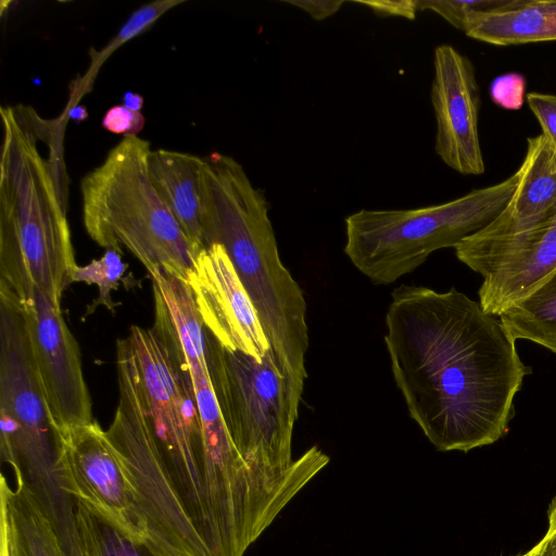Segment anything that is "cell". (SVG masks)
I'll use <instances>...</instances> for the list:
<instances>
[{"label": "cell", "mask_w": 556, "mask_h": 556, "mask_svg": "<svg viewBox=\"0 0 556 556\" xmlns=\"http://www.w3.org/2000/svg\"><path fill=\"white\" fill-rule=\"evenodd\" d=\"M116 357L104 434L130 485L142 539L163 556H243L256 542L211 459L187 370L154 328Z\"/></svg>", "instance_id": "1"}, {"label": "cell", "mask_w": 556, "mask_h": 556, "mask_svg": "<svg viewBox=\"0 0 556 556\" xmlns=\"http://www.w3.org/2000/svg\"><path fill=\"white\" fill-rule=\"evenodd\" d=\"M391 298L384 342L410 418L441 452L500 440L530 372L501 319L454 288L402 285Z\"/></svg>", "instance_id": "2"}, {"label": "cell", "mask_w": 556, "mask_h": 556, "mask_svg": "<svg viewBox=\"0 0 556 556\" xmlns=\"http://www.w3.org/2000/svg\"><path fill=\"white\" fill-rule=\"evenodd\" d=\"M200 188L208 245L225 248L299 408L307 377V306L280 260L265 193L237 160L219 152L203 157Z\"/></svg>", "instance_id": "3"}, {"label": "cell", "mask_w": 556, "mask_h": 556, "mask_svg": "<svg viewBox=\"0 0 556 556\" xmlns=\"http://www.w3.org/2000/svg\"><path fill=\"white\" fill-rule=\"evenodd\" d=\"M0 115V283L17 295L36 287L62 309L77 264L54 167L38 148L40 118L23 105Z\"/></svg>", "instance_id": "4"}, {"label": "cell", "mask_w": 556, "mask_h": 556, "mask_svg": "<svg viewBox=\"0 0 556 556\" xmlns=\"http://www.w3.org/2000/svg\"><path fill=\"white\" fill-rule=\"evenodd\" d=\"M204 331L212 386L232 444L264 476L304 489L330 458L317 446L292 457L299 409L273 351L260 361L224 348Z\"/></svg>", "instance_id": "5"}, {"label": "cell", "mask_w": 556, "mask_h": 556, "mask_svg": "<svg viewBox=\"0 0 556 556\" xmlns=\"http://www.w3.org/2000/svg\"><path fill=\"white\" fill-rule=\"evenodd\" d=\"M150 152L148 140L126 136L84 176V226L105 250L130 251L149 275L162 269L186 282L195 253L152 182Z\"/></svg>", "instance_id": "6"}, {"label": "cell", "mask_w": 556, "mask_h": 556, "mask_svg": "<svg viewBox=\"0 0 556 556\" xmlns=\"http://www.w3.org/2000/svg\"><path fill=\"white\" fill-rule=\"evenodd\" d=\"M518 182L507 179L455 200L408 210L363 208L345 218L344 253L376 285H390L443 248H455L488 227Z\"/></svg>", "instance_id": "7"}, {"label": "cell", "mask_w": 556, "mask_h": 556, "mask_svg": "<svg viewBox=\"0 0 556 556\" xmlns=\"http://www.w3.org/2000/svg\"><path fill=\"white\" fill-rule=\"evenodd\" d=\"M154 299L153 328L187 370L213 465L249 521L269 516L282 497L281 485L253 468L232 444L213 390L206 339L188 285L162 270L150 275Z\"/></svg>", "instance_id": "8"}, {"label": "cell", "mask_w": 556, "mask_h": 556, "mask_svg": "<svg viewBox=\"0 0 556 556\" xmlns=\"http://www.w3.org/2000/svg\"><path fill=\"white\" fill-rule=\"evenodd\" d=\"M454 249L462 263L483 277L480 306L498 317L556 273V205L519 233L497 238L475 233Z\"/></svg>", "instance_id": "9"}, {"label": "cell", "mask_w": 556, "mask_h": 556, "mask_svg": "<svg viewBox=\"0 0 556 556\" xmlns=\"http://www.w3.org/2000/svg\"><path fill=\"white\" fill-rule=\"evenodd\" d=\"M17 298L40 388L56 428L64 432L91 424L92 403L79 346L62 309L36 287Z\"/></svg>", "instance_id": "10"}, {"label": "cell", "mask_w": 556, "mask_h": 556, "mask_svg": "<svg viewBox=\"0 0 556 556\" xmlns=\"http://www.w3.org/2000/svg\"><path fill=\"white\" fill-rule=\"evenodd\" d=\"M186 283L204 329L224 348L260 361L271 350L255 307L222 244L215 243L195 256Z\"/></svg>", "instance_id": "11"}, {"label": "cell", "mask_w": 556, "mask_h": 556, "mask_svg": "<svg viewBox=\"0 0 556 556\" xmlns=\"http://www.w3.org/2000/svg\"><path fill=\"white\" fill-rule=\"evenodd\" d=\"M430 99L438 156L459 174H483L476 71L471 61L451 45H440L434 50Z\"/></svg>", "instance_id": "12"}, {"label": "cell", "mask_w": 556, "mask_h": 556, "mask_svg": "<svg viewBox=\"0 0 556 556\" xmlns=\"http://www.w3.org/2000/svg\"><path fill=\"white\" fill-rule=\"evenodd\" d=\"M60 433L62 451L56 467L63 490L142 540L130 485L98 421Z\"/></svg>", "instance_id": "13"}, {"label": "cell", "mask_w": 556, "mask_h": 556, "mask_svg": "<svg viewBox=\"0 0 556 556\" xmlns=\"http://www.w3.org/2000/svg\"><path fill=\"white\" fill-rule=\"evenodd\" d=\"M517 174V187L506 207L476 233L488 238L519 233L542 220L556 205V149L543 134L528 138Z\"/></svg>", "instance_id": "14"}, {"label": "cell", "mask_w": 556, "mask_h": 556, "mask_svg": "<svg viewBox=\"0 0 556 556\" xmlns=\"http://www.w3.org/2000/svg\"><path fill=\"white\" fill-rule=\"evenodd\" d=\"M202 162L198 155L165 149L151 150L149 154L152 182L195 256L208 248L200 188Z\"/></svg>", "instance_id": "15"}, {"label": "cell", "mask_w": 556, "mask_h": 556, "mask_svg": "<svg viewBox=\"0 0 556 556\" xmlns=\"http://www.w3.org/2000/svg\"><path fill=\"white\" fill-rule=\"evenodd\" d=\"M0 482V556H66L54 528L20 473Z\"/></svg>", "instance_id": "16"}, {"label": "cell", "mask_w": 556, "mask_h": 556, "mask_svg": "<svg viewBox=\"0 0 556 556\" xmlns=\"http://www.w3.org/2000/svg\"><path fill=\"white\" fill-rule=\"evenodd\" d=\"M495 46L556 40V0H510L490 13L475 14L464 31Z\"/></svg>", "instance_id": "17"}, {"label": "cell", "mask_w": 556, "mask_h": 556, "mask_svg": "<svg viewBox=\"0 0 556 556\" xmlns=\"http://www.w3.org/2000/svg\"><path fill=\"white\" fill-rule=\"evenodd\" d=\"M74 508L81 556H163L90 503L75 498Z\"/></svg>", "instance_id": "18"}, {"label": "cell", "mask_w": 556, "mask_h": 556, "mask_svg": "<svg viewBox=\"0 0 556 556\" xmlns=\"http://www.w3.org/2000/svg\"><path fill=\"white\" fill-rule=\"evenodd\" d=\"M498 317L515 340H529L556 354V273Z\"/></svg>", "instance_id": "19"}, {"label": "cell", "mask_w": 556, "mask_h": 556, "mask_svg": "<svg viewBox=\"0 0 556 556\" xmlns=\"http://www.w3.org/2000/svg\"><path fill=\"white\" fill-rule=\"evenodd\" d=\"M182 2L184 1L181 0L153 1L136 10L104 48L100 51H96L94 53L90 52L91 64L80 84L76 87V101L89 90L98 70L115 50L128 40L147 30L165 12Z\"/></svg>", "instance_id": "20"}, {"label": "cell", "mask_w": 556, "mask_h": 556, "mask_svg": "<svg viewBox=\"0 0 556 556\" xmlns=\"http://www.w3.org/2000/svg\"><path fill=\"white\" fill-rule=\"evenodd\" d=\"M127 264L123 262L121 253L115 250H106L99 260H92L84 266H76L72 273V282H84L98 287V296L87 306L84 317L91 315L98 306L102 305L111 313L115 312L111 293L118 288Z\"/></svg>", "instance_id": "21"}, {"label": "cell", "mask_w": 556, "mask_h": 556, "mask_svg": "<svg viewBox=\"0 0 556 556\" xmlns=\"http://www.w3.org/2000/svg\"><path fill=\"white\" fill-rule=\"evenodd\" d=\"M510 0H418V11L430 10L455 28L465 31L470 18L478 13H490L509 3Z\"/></svg>", "instance_id": "22"}, {"label": "cell", "mask_w": 556, "mask_h": 556, "mask_svg": "<svg viewBox=\"0 0 556 556\" xmlns=\"http://www.w3.org/2000/svg\"><path fill=\"white\" fill-rule=\"evenodd\" d=\"M492 101L506 110H519L525 102L526 79L521 74L507 73L491 83Z\"/></svg>", "instance_id": "23"}, {"label": "cell", "mask_w": 556, "mask_h": 556, "mask_svg": "<svg viewBox=\"0 0 556 556\" xmlns=\"http://www.w3.org/2000/svg\"><path fill=\"white\" fill-rule=\"evenodd\" d=\"M526 100L542 128V134L556 149V96L530 92Z\"/></svg>", "instance_id": "24"}, {"label": "cell", "mask_w": 556, "mask_h": 556, "mask_svg": "<svg viewBox=\"0 0 556 556\" xmlns=\"http://www.w3.org/2000/svg\"><path fill=\"white\" fill-rule=\"evenodd\" d=\"M146 124V118L140 112H135L124 105L111 108L102 119V126L116 135L137 136Z\"/></svg>", "instance_id": "25"}, {"label": "cell", "mask_w": 556, "mask_h": 556, "mask_svg": "<svg viewBox=\"0 0 556 556\" xmlns=\"http://www.w3.org/2000/svg\"><path fill=\"white\" fill-rule=\"evenodd\" d=\"M369 7L376 14L381 16H401L414 20L418 11V0L401 1H362Z\"/></svg>", "instance_id": "26"}, {"label": "cell", "mask_w": 556, "mask_h": 556, "mask_svg": "<svg viewBox=\"0 0 556 556\" xmlns=\"http://www.w3.org/2000/svg\"><path fill=\"white\" fill-rule=\"evenodd\" d=\"M287 3L295 5L306 12L312 18L323 21L336 14L343 1H287Z\"/></svg>", "instance_id": "27"}, {"label": "cell", "mask_w": 556, "mask_h": 556, "mask_svg": "<svg viewBox=\"0 0 556 556\" xmlns=\"http://www.w3.org/2000/svg\"><path fill=\"white\" fill-rule=\"evenodd\" d=\"M522 556H556V530H547L541 541Z\"/></svg>", "instance_id": "28"}, {"label": "cell", "mask_w": 556, "mask_h": 556, "mask_svg": "<svg viewBox=\"0 0 556 556\" xmlns=\"http://www.w3.org/2000/svg\"><path fill=\"white\" fill-rule=\"evenodd\" d=\"M142 104H143V98L140 94L134 93V92L125 93L124 106H126L127 109L135 111V112H140Z\"/></svg>", "instance_id": "29"}, {"label": "cell", "mask_w": 556, "mask_h": 556, "mask_svg": "<svg viewBox=\"0 0 556 556\" xmlns=\"http://www.w3.org/2000/svg\"><path fill=\"white\" fill-rule=\"evenodd\" d=\"M68 117L80 122L88 117V113L84 105H75L70 110Z\"/></svg>", "instance_id": "30"}, {"label": "cell", "mask_w": 556, "mask_h": 556, "mask_svg": "<svg viewBox=\"0 0 556 556\" xmlns=\"http://www.w3.org/2000/svg\"><path fill=\"white\" fill-rule=\"evenodd\" d=\"M548 531L556 530V495L548 509Z\"/></svg>", "instance_id": "31"}, {"label": "cell", "mask_w": 556, "mask_h": 556, "mask_svg": "<svg viewBox=\"0 0 556 556\" xmlns=\"http://www.w3.org/2000/svg\"><path fill=\"white\" fill-rule=\"evenodd\" d=\"M514 556H522V554H520V555H514Z\"/></svg>", "instance_id": "32"}]
</instances>
